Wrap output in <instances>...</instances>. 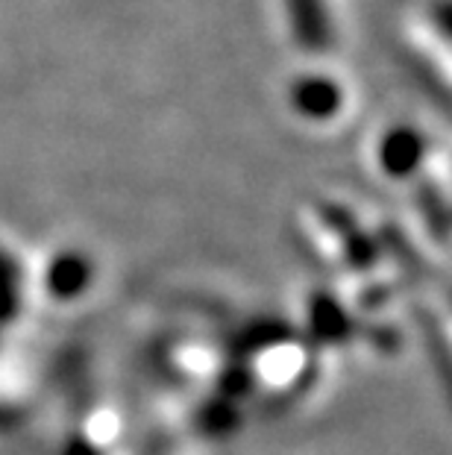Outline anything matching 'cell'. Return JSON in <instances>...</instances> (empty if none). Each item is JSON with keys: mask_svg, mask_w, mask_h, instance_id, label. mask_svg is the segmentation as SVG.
Instances as JSON below:
<instances>
[{"mask_svg": "<svg viewBox=\"0 0 452 455\" xmlns=\"http://www.w3.org/2000/svg\"><path fill=\"white\" fill-rule=\"evenodd\" d=\"M423 153H426V144L417 130L397 127L379 141V168L393 180L411 177L423 164Z\"/></svg>", "mask_w": 452, "mask_h": 455, "instance_id": "6da1fadb", "label": "cell"}, {"mask_svg": "<svg viewBox=\"0 0 452 455\" xmlns=\"http://www.w3.org/2000/svg\"><path fill=\"white\" fill-rule=\"evenodd\" d=\"M294 106L305 118L326 121L338 112L341 92H338V85L332 80H326V76H303L294 89Z\"/></svg>", "mask_w": 452, "mask_h": 455, "instance_id": "7a4b0ae2", "label": "cell"}, {"mask_svg": "<svg viewBox=\"0 0 452 455\" xmlns=\"http://www.w3.org/2000/svg\"><path fill=\"white\" fill-rule=\"evenodd\" d=\"M24 306V270L9 247L0 244V335L18 321Z\"/></svg>", "mask_w": 452, "mask_h": 455, "instance_id": "3957f363", "label": "cell"}, {"mask_svg": "<svg viewBox=\"0 0 452 455\" xmlns=\"http://www.w3.org/2000/svg\"><path fill=\"white\" fill-rule=\"evenodd\" d=\"M294 36L305 51H323L329 44V24H326L323 0H291Z\"/></svg>", "mask_w": 452, "mask_h": 455, "instance_id": "277c9868", "label": "cell"}, {"mask_svg": "<svg viewBox=\"0 0 452 455\" xmlns=\"http://www.w3.org/2000/svg\"><path fill=\"white\" fill-rule=\"evenodd\" d=\"M91 270L85 265L83 256H59L47 270V288L59 299H71L83 294V288L89 285Z\"/></svg>", "mask_w": 452, "mask_h": 455, "instance_id": "5b68a950", "label": "cell"}]
</instances>
